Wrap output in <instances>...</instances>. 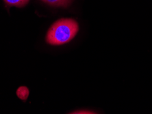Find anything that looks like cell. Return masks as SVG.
I'll list each match as a JSON object with an SVG mask.
<instances>
[{
    "mask_svg": "<svg viewBox=\"0 0 152 114\" xmlns=\"http://www.w3.org/2000/svg\"><path fill=\"white\" fill-rule=\"evenodd\" d=\"M4 1L9 6L21 8L25 6L30 0H4Z\"/></svg>",
    "mask_w": 152,
    "mask_h": 114,
    "instance_id": "3",
    "label": "cell"
},
{
    "mask_svg": "<svg viewBox=\"0 0 152 114\" xmlns=\"http://www.w3.org/2000/svg\"><path fill=\"white\" fill-rule=\"evenodd\" d=\"M41 1L52 6L67 7L71 4L73 0H41Z\"/></svg>",
    "mask_w": 152,
    "mask_h": 114,
    "instance_id": "2",
    "label": "cell"
},
{
    "mask_svg": "<svg viewBox=\"0 0 152 114\" xmlns=\"http://www.w3.org/2000/svg\"><path fill=\"white\" fill-rule=\"evenodd\" d=\"M17 95L20 99L26 100L28 98L29 96V90L26 86H21L18 88L17 91Z\"/></svg>",
    "mask_w": 152,
    "mask_h": 114,
    "instance_id": "4",
    "label": "cell"
},
{
    "mask_svg": "<svg viewBox=\"0 0 152 114\" xmlns=\"http://www.w3.org/2000/svg\"><path fill=\"white\" fill-rule=\"evenodd\" d=\"M71 113H95L92 111H88V110H79V111H75L74 112H72Z\"/></svg>",
    "mask_w": 152,
    "mask_h": 114,
    "instance_id": "5",
    "label": "cell"
},
{
    "mask_svg": "<svg viewBox=\"0 0 152 114\" xmlns=\"http://www.w3.org/2000/svg\"><path fill=\"white\" fill-rule=\"evenodd\" d=\"M79 31L77 22L73 19H60L56 21L46 35V42L51 45H62L70 42Z\"/></svg>",
    "mask_w": 152,
    "mask_h": 114,
    "instance_id": "1",
    "label": "cell"
}]
</instances>
